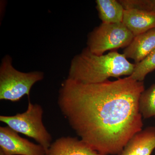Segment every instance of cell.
<instances>
[{
  "label": "cell",
  "instance_id": "6da1fadb",
  "mask_svg": "<svg viewBox=\"0 0 155 155\" xmlns=\"http://www.w3.org/2000/svg\"><path fill=\"white\" fill-rule=\"evenodd\" d=\"M143 81L130 76L102 83L67 78L58 104L71 128L100 155H116L143 127L139 101Z\"/></svg>",
  "mask_w": 155,
  "mask_h": 155
},
{
  "label": "cell",
  "instance_id": "7a4b0ae2",
  "mask_svg": "<svg viewBox=\"0 0 155 155\" xmlns=\"http://www.w3.org/2000/svg\"><path fill=\"white\" fill-rule=\"evenodd\" d=\"M134 67L117 51L97 55L86 47L72 58L67 78L83 84L102 83L111 77L130 76Z\"/></svg>",
  "mask_w": 155,
  "mask_h": 155
},
{
  "label": "cell",
  "instance_id": "3957f363",
  "mask_svg": "<svg viewBox=\"0 0 155 155\" xmlns=\"http://www.w3.org/2000/svg\"><path fill=\"white\" fill-rule=\"evenodd\" d=\"M44 76L41 71L23 72L17 70L13 66L12 57L6 55L0 65V100L17 102L26 95L29 97L31 87Z\"/></svg>",
  "mask_w": 155,
  "mask_h": 155
},
{
  "label": "cell",
  "instance_id": "277c9868",
  "mask_svg": "<svg viewBox=\"0 0 155 155\" xmlns=\"http://www.w3.org/2000/svg\"><path fill=\"white\" fill-rule=\"evenodd\" d=\"M27 110L14 116H0V121L17 133L33 139L45 150L46 155L51 144L52 136L42 121L43 109L38 104L31 103L28 97Z\"/></svg>",
  "mask_w": 155,
  "mask_h": 155
},
{
  "label": "cell",
  "instance_id": "5b68a950",
  "mask_svg": "<svg viewBox=\"0 0 155 155\" xmlns=\"http://www.w3.org/2000/svg\"><path fill=\"white\" fill-rule=\"evenodd\" d=\"M134 38L122 22L102 23L89 33L87 47L95 54L102 55L109 50L127 48Z\"/></svg>",
  "mask_w": 155,
  "mask_h": 155
},
{
  "label": "cell",
  "instance_id": "8992f818",
  "mask_svg": "<svg viewBox=\"0 0 155 155\" xmlns=\"http://www.w3.org/2000/svg\"><path fill=\"white\" fill-rule=\"evenodd\" d=\"M0 151L5 155H46L41 145L21 137L8 126L0 127Z\"/></svg>",
  "mask_w": 155,
  "mask_h": 155
},
{
  "label": "cell",
  "instance_id": "52a82bcc",
  "mask_svg": "<svg viewBox=\"0 0 155 155\" xmlns=\"http://www.w3.org/2000/svg\"><path fill=\"white\" fill-rule=\"evenodd\" d=\"M155 149V126L142 129L134 136L116 155H151Z\"/></svg>",
  "mask_w": 155,
  "mask_h": 155
},
{
  "label": "cell",
  "instance_id": "ba28073f",
  "mask_svg": "<svg viewBox=\"0 0 155 155\" xmlns=\"http://www.w3.org/2000/svg\"><path fill=\"white\" fill-rule=\"evenodd\" d=\"M122 23L135 37L155 28V13L138 9H125Z\"/></svg>",
  "mask_w": 155,
  "mask_h": 155
},
{
  "label": "cell",
  "instance_id": "9c48e42d",
  "mask_svg": "<svg viewBox=\"0 0 155 155\" xmlns=\"http://www.w3.org/2000/svg\"><path fill=\"white\" fill-rule=\"evenodd\" d=\"M46 155H100L76 137H62L51 143Z\"/></svg>",
  "mask_w": 155,
  "mask_h": 155
},
{
  "label": "cell",
  "instance_id": "30bf717a",
  "mask_svg": "<svg viewBox=\"0 0 155 155\" xmlns=\"http://www.w3.org/2000/svg\"><path fill=\"white\" fill-rule=\"evenodd\" d=\"M155 48V28L134 37L133 41L124 50L127 58L134 60L135 64L141 61Z\"/></svg>",
  "mask_w": 155,
  "mask_h": 155
},
{
  "label": "cell",
  "instance_id": "8fae6325",
  "mask_svg": "<svg viewBox=\"0 0 155 155\" xmlns=\"http://www.w3.org/2000/svg\"><path fill=\"white\" fill-rule=\"evenodd\" d=\"M99 17L104 23L122 22L125 9L119 1L97 0Z\"/></svg>",
  "mask_w": 155,
  "mask_h": 155
},
{
  "label": "cell",
  "instance_id": "7c38bea8",
  "mask_svg": "<svg viewBox=\"0 0 155 155\" xmlns=\"http://www.w3.org/2000/svg\"><path fill=\"white\" fill-rule=\"evenodd\" d=\"M139 108L144 119L155 117V84L142 93L139 101Z\"/></svg>",
  "mask_w": 155,
  "mask_h": 155
},
{
  "label": "cell",
  "instance_id": "4fadbf2b",
  "mask_svg": "<svg viewBox=\"0 0 155 155\" xmlns=\"http://www.w3.org/2000/svg\"><path fill=\"white\" fill-rule=\"evenodd\" d=\"M155 69V48L141 61L135 64L133 73L130 75L134 80L143 81L146 76Z\"/></svg>",
  "mask_w": 155,
  "mask_h": 155
},
{
  "label": "cell",
  "instance_id": "5bb4252c",
  "mask_svg": "<svg viewBox=\"0 0 155 155\" xmlns=\"http://www.w3.org/2000/svg\"><path fill=\"white\" fill-rule=\"evenodd\" d=\"M125 9H135L155 13V0H120Z\"/></svg>",
  "mask_w": 155,
  "mask_h": 155
},
{
  "label": "cell",
  "instance_id": "9a60e30c",
  "mask_svg": "<svg viewBox=\"0 0 155 155\" xmlns=\"http://www.w3.org/2000/svg\"><path fill=\"white\" fill-rule=\"evenodd\" d=\"M0 155H5L3 154V153L0 151Z\"/></svg>",
  "mask_w": 155,
  "mask_h": 155
}]
</instances>
